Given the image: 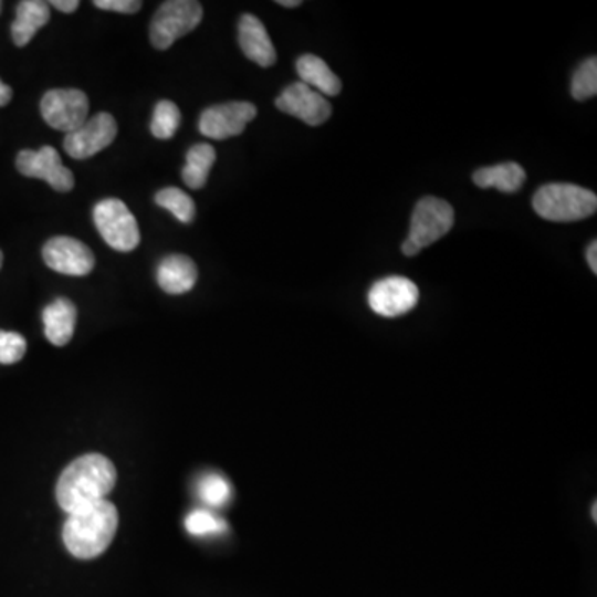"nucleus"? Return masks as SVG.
<instances>
[{
	"instance_id": "19",
	"label": "nucleus",
	"mask_w": 597,
	"mask_h": 597,
	"mask_svg": "<svg viewBox=\"0 0 597 597\" xmlns=\"http://www.w3.org/2000/svg\"><path fill=\"white\" fill-rule=\"evenodd\" d=\"M473 181L480 188H496L503 192H516L526 181V171L517 163H503V165L478 169L473 175Z\"/></svg>"
},
{
	"instance_id": "32",
	"label": "nucleus",
	"mask_w": 597,
	"mask_h": 597,
	"mask_svg": "<svg viewBox=\"0 0 597 597\" xmlns=\"http://www.w3.org/2000/svg\"><path fill=\"white\" fill-rule=\"evenodd\" d=\"M593 520L596 521L597 520V504L594 503V506H593Z\"/></svg>"
},
{
	"instance_id": "16",
	"label": "nucleus",
	"mask_w": 597,
	"mask_h": 597,
	"mask_svg": "<svg viewBox=\"0 0 597 597\" xmlns=\"http://www.w3.org/2000/svg\"><path fill=\"white\" fill-rule=\"evenodd\" d=\"M45 335L53 345L62 347L72 341L76 324V307L69 298H56L43 308Z\"/></svg>"
},
{
	"instance_id": "13",
	"label": "nucleus",
	"mask_w": 597,
	"mask_h": 597,
	"mask_svg": "<svg viewBox=\"0 0 597 597\" xmlns=\"http://www.w3.org/2000/svg\"><path fill=\"white\" fill-rule=\"evenodd\" d=\"M275 106L281 112L295 116L311 126L322 125L332 115V105L328 100L302 82L289 85L275 100Z\"/></svg>"
},
{
	"instance_id": "15",
	"label": "nucleus",
	"mask_w": 597,
	"mask_h": 597,
	"mask_svg": "<svg viewBox=\"0 0 597 597\" xmlns=\"http://www.w3.org/2000/svg\"><path fill=\"white\" fill-rule=\"evenodd\" d=\"M156 281L168 294H185L191 291L198 281V268L188 255H168L156 269Z\"/></svg>"
},
{
	"instance_id": "22",
	"label": "nucleus",
	"mask_w": 597,
	"mask_h": 597,
	"mask_svg": "<svg viewBox=\"0 0 597 597\" xmlns=\"http://www.w3.org/2000/svg\"><path fill=\"white\" fill-rule=\"evenodd\" d=\"M181 122V112L175 103L169 100H161L155 106L151 119V133L155 138L169 139L178 132Z\"/></svg>"
},
{
	"instance_id": "7",
	"label": "nucleus",
	"mask_w": 597,
	"mask_h": 597,
	"mask_svg": "<svg viewBox=\"0 0 597 597\" xmlns=\"http://www.w3.org/2000/svg\"><path fill=\"white\" fill-rule=\"evenodd\" d=\"M88 96L76 88L50 90L40 102L43 119L59 132L72 133L86 122Z\"/></svg>"
},
{
	"instance_id": "21",
	"label": "nucleus",
	"mask_w": 597,
	"mask_h": 597,
	"mask_svg": "<svg viewBox=\"0 0 597 597\" xmlns=\"http://www.w3.org/2000/svg\"><path fill=\"white\" fill-rule=\"evenodd\" d=\"M156 205L161 208L168 209L178 221L191 222L195 219L196 206L191 196L188 192L181 191L178 188H165L161 191L156 192Z\"/></svg>"
},
{
	"instance_id": "34",
	"label": "nucleus",
	"mask_w": 597,
	"mask_h": 597,
	"mask_svg": "<svg viewBox=\"0 0 597 597\" xmlns=\"http://www.w3.org/2000/svg\"><path fill=\"white\" fill-rule=\"evenodd\" d=\"M0 9H2V3H0Z\"/></svg>"
},
{
	"instance_id": "8",
	"label": "nucleus",
	"mask_w": 597,
	"mask_h": 597,
	"mask_svg": "<svg viewBox=\"0 0 597 597\" xmlns=\"http://www.w3.org/2000/svg\"><path fill=\"white\" fill-rule=\"evenodd\" d=\"M420 291L410 279L390 275L371 285L368 305L381 317H398L407 314L418 304Z\"/></svg>"
},
{
	"instance_id": "31",
	"label": "nucleus",
	"mask_w": 597,
	"mask_h": 597,
	"mask_svg": "<svg viewBox=\"0 0 597 597\" xmlns=\"http://www.w3.org/2000/svg\"><path fill=\"white\" fill-rule=\"evenodd\" d=\"M279 6L287 7V9H294V7L301 6V0H277Z\"/></svg>"
},
{
	"instance_id": "20",
	"label": "nucleus",
	"mask_w": 597,
	"mask_h": 597,
	"mask_svg": "<svg viewBox=\"0 0 597 597\" xmlns=\"http://www.w3.org/2000/svg\"><path fill=\"white\" fill-rule=\"evenodd\" d=\"M216 161V149L208 143H198L186 153L182 181L188 188L201 189L208 182L209 171Z\"/></svg>"
},
{
	"instance_id": "29",
	"label": "nucleus",
	"mask_w": 597,
	"mask_h": 597,
	"mask_svg": "<svg viewBox=\"0 0 597 597\" xmlns=\"http://www.w3.org/2000/svg\"><path fill=\"white\" fill-rule=\"evenodd\" d=\"M586 258L590 271L597 274V241L590 242L589 248H587Z\"/></svg>"
},
{
	"instance_id": "12",
	"label": "nucleus",
	"mask_w": 597,
	"mask_h": 597,
	"mask_svg": "<svg viewBox=\"0 0 597 597\" xmlns=\"http://www.w3.org/2000/svg\"><path fill=\"white\" fill-rule=\"evenodd\" d=\"M42 255L45 264L60 274L86 275L95 268L92 249L69 235H56L46 241Z\"/></svg>"
},
{
	"instance_id": "2",
	"label": "nucleus",
	"mask_w": 597,
	"mask_h": 597,
	"mask_svg": "<svg viewBox=\"0 0 597 597\" xmlns=\"http://www.w3.org/2000/svg\"><path fill=\"white\" fill-rule=\"evenodd\" d=\"M118 527V511L115 504L103 500L92 506L69 514L63 526V543L78 559L102 556Z\"/></svg>"
},
{
	"instance_id": "10",
	"label": "nucleus",
	"mask_w": 597,
	"mask_h": 597,
	"mask_svg": "<svg viewBox=\"0 0 597 597\" xmlns=\"http://www.w3.org/2000/svg\"><path fill=\"white\" fill-rule=\"evenodd\" d=\"M255 115L258 108L249 102H229L209 106L199 118V132L206 138L228 139L241 135Z\"/></svg>"
},
{
	"instance_id": "9",
	"label": "nucleus",
	"mask_w": 597,
	"mask_h": 597,
	"mask_svg": "<svg viewBox=\"0 0 597 597\" xmlns=\"http://www.w3.org/2000/svg\"><path fill=\"white\" fill-rule=\"evenodd\" d=\"M118 133L116 119L109 113H96L75 132L66 133L63 148L72 158L86 159L112 145Z\"/></svg>"
},
{
	"instance_id": "27",
	"label": "nucleus",
	"mask_w": 597,
	"mask_h": 597,
	"mask_svg": "<svg viewBox=\"0 0 597 597\" xmlns=\"http://www.w3.org/2000/svg\"><path fill=\"white\" fill-rule=\"evenodd\" d=\"M93 6L102 10L118 13H136L142 9L143 2L139 0H95Z\"/></svg>"
},
{
	"instance_id": "11",
	"label": "nucleus",
	"mask_w": 597,
	"mask_h": 597,
	"mask_svg": "<svg viewBox=\"0 0 597 597\" xmlns=\"http://www.w3.org/2000/svg\"><path fill=\"white\" fill-rule=\"evenodd\" d=\"M17 169L29 178L43 179L60 192L70 191L75 186L73 172L63 166L59 153L52 146H42L39 151L22 149L17 156Z\"/></svg>"
},
{
	"instance_id": "30",
	"label": "nucleus",
	"mask_w": 597,
	"mask_h": 597,
	"mask_svg": "<svg viewBox=\"0 0 597 597\" xmlns=\"http://www.w3.org/2000/svg\"><path fill=\"white\" fill-rule=\"evenodd\" d=\"M12 100V88L0 80V106H6Z\"/></svg>"
},
{
	"instance_id": "28",
	"label": "nucleus",
	"mask_w": 597,
	"mask_h": 597,
	"mask_svg": "<svg viewBox=\"0 0 597 597\" xmlns=\"http://www.w3.org/2000/svg\"><path fill=\"white\" fill-rule=\"evenodd\" d=\"M49 6L55 7L60 12L72 13L80 7L78 0H53Z\"/></svg>"
},
{
	"instance_id": "33",
	"label": "nucleus",
	"mask_w": 597,
	"mask_h": 597,
	"mask_svg": "<svg viewBox=\"0 0 597 597\" xmlns=\"http://www.w3.org/2000/svg\"><path fill=\"white\" fill-rule=\"evenodd\" d=\"M2 262H3V254H2V251H0V268H2Z\"/></svg>"
},
{
	"instance_id": "23",
	"label": "nucleus",
	"mask_w": 597,
	"mask_h": 597,
	"mask_svg": "<svg viewBox=\"0 0 597 597\" xmlns=\"http://www.w3.org/2000/svg\"><path fill=\"white\" fill-rule=\"evenodd\" d=\"M231 484L222 474L209 473L199 480V498L209 506H224L231 500Z\"/></svg>"
},
{
	"instance_id": "24",
	"label": "nucleus",
	"mask_w": 597,
	"mask_h": 597,
	"mask_svg": "<svg viewBox=\"0 0 597 597\" xmlns=\"http://www.w3.org/2000/svg\"><path fill=\"white\" fill-rule=\"evenodd\" d=\"M597 93V59L590 56L579 69L574 73L573 82H570V95L574 98L583 100L593 98Z\"/></svg>"
},
{
	"instance_id": "6",
	"label": "nucleus",
	"mask_w": 597,
	"mask_h": 597,
	"mask_svg": "<svg viewBox=\"0 0 597 597\" xmlns=\"http://www.w3.org/2000/svg\"><path fill=\"white\" fill-rule=\"evenodd\" d=\"M93 221L109 248L129 252L139 244V229L128 206L119 199L100 201L93 209Z\"/></svg>"
},
{
	"instance_id": "18",
	"label": "nucleus",
	"mask_w": 597,
	"mask_h": 597,
	"mask_svg": "<svg viewBox=\"0 0 597 597\" xmlns=\"http://www.w3.org/2000/svg\"><path fill=\"white\" fill-rule=\"evenodd\" d=\"M295 69H297L298 76H301V82L311 86L321 95L335 96L342 92L341 78L318 56L311 55V53L302 55L295 63Z\"/></svg>"
},
{
	"instance_id": "3",
	"label": "nucleus",
	"mask_w": 597,
	"mask_h": 597,
	"mask_svg": "<svg viewBox=\"0 0 597 597\" xmlns=\"http://www.w3.org/2000/svg\"><path fill=\"white\" fill-rule=\"evenodd\" d=\"M533 208L546 221H580L596 212L597 196L570 182H549L537 189Z\"/></svg>"
},
{
	"instance_id": "25",
	"label": "nucleus",
	"mask_w": 597,
	"mask_h": 597,
	"mask_svg": "<svg viewBox=\"0 0 597 597\" xmlns=\"http://www.w3.org/2000/svg\"><path fill=\"white\" fill-rule=\"evenodd\" d=\"M186 531L192 536H212V534L226 531V523L221 517L214 516L209 511H192L186 516Z\"/></svg>"
},
{
	"instance_id": "4",
	"label": "nucleus",
	"mask_w": 597,
	"mask_h": 597,
	"mask_svg": "<svg viewBox=\"0 0 597 597\" xmlns=\"http://www.w3.org/2000/svg\"><path fill=\"white\" fill-rule=\"evenodd\" d=\"M453 224L454 211L447 201L433 196L420 199L411 214L410 234L401 244V252L408 258H413L421 249L444 238Z\"/></svg>"
},
{
	"instance_id": "17",
	"label": "nucleus",
	"mask_w": 597,
	"mask_h": 597,
	"mask_svg": "<svg viewBox=\"0 0 597 597\" xmlns=\"http://www.w3.org/2000/svg\"><path fill=\"white\" fill-rule=\"evenodd\" d=\"M50 20V6L42 0H23L17 6L12 23V40L17 46H25L35 33Z\"/></svg>"
},
{
	"instance_id": "1",
	"label": "nucleus",
	"mask_w": 597,
	"mask_h": 597,
	"mask_svg": "<svg viewBox=\"0 0 597 597\" xmlns=\"http://www.w3.org/2000/svg\"><path fill=\"white\" fill-rule=\"evenodd\" d=\"M116 483V470L103 454L90 453L76 458L60 474L56 501L66 513H75L105 500Z\"/></svg>"
},
{
	"instance_id": "5",
	"label": "nucleus",
	"mask_w": 597,
	"mask_h": 597,
	"mask_svg": "<svg viewBox=\"0 0 597 597\" xmlns=\"http://www.w3.org/2000/svg\"><path fill=\"white\" fill-rule=\"evenodd\" d=\"M202 6L196 0H169L156 10L149 25V40L158 50H166L195 30L202 20Z\"/></svg>"
},
{
	"instance_id": "26",
	"label": "nucleus",
	"mask_w": 597,
	"mask_h": 597,
	"mask_svg": "<svg viewBox=\"0 0 597 597\" xmlns=\"http://www.w3.org/2000/svg\"><path fill=\"white\" fill-rule=\"evenodd\" d=\"M27 352V342L17 332L0 331V364L12 365L22 360Z\"/></svg>"
},
{
	"instance_id": "14",
	"label": "nucleus",
	"mask_w": 597,
	"mask_h": 597,
	"mask_svg": "<svg viewBox=\"0 0 597 597\" xmlns=\"http://www.w3.org/2000/svg\"><path fill=\"white\" fill-rule=\"evenodd\" d=\"M238 32L239 45L249 60L261 66L274 65L277 53H275L264 23L258 17L244 13L239 20Z\"/></svg>"
}]
</instances>
